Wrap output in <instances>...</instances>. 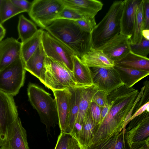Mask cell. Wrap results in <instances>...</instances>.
I'll use <instances>...</instances> for the list:
<instances>
[{"label": "cell", "mask_w": 149, "mask_h": 149, "mask_svg": "<svg viewBox=\"0 0 149 149\" xmlns=\"http://www.w3.org/2000/svg\"><path fill=\"white\" fill-rule=\"evenodd\" d=\"M139 93L138 90L124 85L108 94L110 108L104 120L95 128L92 143L120 132L126 127L127 117Z\"/></svg>", "instance_id": "cell-1"}, {"label": "cell", "mask_w": 149, "mask_h": 149, "mask_svg": "<svg viewBox=\"0 0 149 149\" xmlns=\"http://www.w3.org/2000/svg\"><path fill=\"white\" fill-rule=\"evenodd\" d=\"M45 29L80 58L92 47L91 34L81 29L74 21L57 19Z\"/></svg>", "instance_id": "cell-2"}, {"label": "cell", "mask_w": 149, "mask_h": 149, "mask_svg": "<svg viewBox=\"0 0 149 149\" xmlns=\"http://www.w3.org/2000/svg\"><path fill=\"white\" fill-rule=\"evenodd\" d=\"M125 0L114 1L91 33L92 47L97 49L120 33V19Z\"/></svg>", "instance_id": "cell-3"}, {"label": "cell", "mask_w": 149, "mask_h": 149, "mask_svg": "<svg viewBox=\"0 0 149 149\" xmlns=\"http://www.w3.org/2000/svg\"><path fill=\"white\" fill-rule=\"evenodd\" d=\"M29 100L37 111L42 122L46 126L47 135L52 127L58 123L55 101L51 94L36 84L30 83L27 89Z\"/></svg>", "instance_id": "cell-4"}, {"label": "cell", "mask_w": 149, "mask_h": 149, "mask_svg": "<svg viewBox=\"0 0 149 149\" xmlns=\"http://www.w3.org/2000/svg\"><path fill=\"white\" fill-rule=\"evenodd\" d=\"M39 79L52 91L78 86L72 72L62 64L47 57Z\"/></svg>", "instance_id": "cell-5"}, {"label": "cell", "mask_w": 149, "mask_h": 149, "mask_svg": "<svg viewBox=\"0 0 149 149\" xmlns=\"http://www.w3.org/2000/svg\"><path fill=\"white\" fill-rule=\"evenodd\" d=\"M65 6L62 0H35L28 13L39 26L45 29L57 19Z\"/></svg>", "instance_id": "cell-6"}, {"label": "cell", "mask_w": 149, "mask_h": 149, "mask_svg": "<svg viewBox=\"0 0 149 149\" xmlns=\"http://www.w3.org/2000/svg\"><path fill=\"white\" fill-rule=\"evenodd\" d=\"M26 71L21 58L0 71V90L16 95L24 85Z\"/></svg>", "instance_id": "cell-7"}, {"label": "cell", "mask_w": 149, "mask_h": 149, "mask_svg": "<svg viewBox=\"0 0 149 149\" xmlns=\"http://www.w3.org/2000/svg\"><path fill=\"white\" fill-rule=\"evenodd\" d=\"M125 128V138L130 149L149 144V111L133 118Z\"/></svg>", "instance_id": "cell-8"}, {"label": "cell", "mask_w": 149, "mask_h": 149, "mask_svg": "<svg viewBox=\"0 0 149 149\" xmlns=\"http://www.w3.org/2000/svg\"><path fill=\"white\" fill-rule=\"evenodd\" d=\"M42 43L47 57L64 65L72 72L74 52L46 31L43 30Z\"/></svg>", "instance_id": "cell-9"}, {"label": "cell", "mask_w": 149, "mask_h": 149, "mask_svg": "<svg viewBox=\"0 0 149 149\" xmlns=\"http://www.w3.org/2000/svg\"><path fill=\"white\" fill-rule=\"evenodd\" d=\"M18 116L13 96L0 90V146Z\"/></svg>", "instance_id": "cell-10"}, {"label": "cell", "mask_w": 149, "mask_h": 149, "mask_svg": "<svg viewBox=\"0 0 149 149\" xmlns=\"http://www.w3.org/2000/svg\"><path fill=\"white\" fill-rule=\"evenodd\" d=\"M90 68L92 72L93 84L98 90L109 94L124 85L113 67Z\"/></svg>", "instance_id": "cell-11"}, {"label": "cell", "mask_w": 149, "mask_h": 149, "mask_svg": "<svg viewBox=\"0 0 149 149\" xmlns=\"http://www.w3.org/2000/svg\"><path fill=\"white\" fill-rule=\"evenodd\" d=\"M0 147L1 149H30L26 131L19 117L11 126Z\"/></svg>", "instance_id": "cell-12"}, {"label": "cell", "mask_w": 149, "mask_h": 149, "mask_svg": "<svg viewBox=\"0 0 149 149\" xmlns=\"http://www.w3.org/2000/svg\"><path fill=\"white\" fill-rule=\"evenodd\" d=\"M129 38L120 33L97 49L101 50L114 63L130 51Z\"/></svg>", "instance_id": "cell-13"}, {"label": "cell", "mask_w": 149, "mask_h": 149, "mask_svg": "<svg viewBox=\"0 0 149 149\" xmlns=\"http://www.w3.org/2000/svg\"><path fill=\"white\" fill-rule=\"evenodd\" d=\"M21 42L13 38L0 42V71L21 58Z\"/></svg>", "instance_id": "cell-14"}, {"label": "cell", "mask_w": 149, "mask_h": 149, "mask_svg": "<svg viewBox=\"0 0 149 149\" xmlns=\"http://www.w3.org/2000/svg\"><path fill=\"white\" fill-rule=\"evenodd\" d=\"M52 91L56 102L61 132H65L69 115L70 92L68 88Z\"/></svg>", "instance_id": "cell-15"}, {"label": "cell", "mask_w": 149, "mask_h": 149, "mask_svg": "<svg viewBox=\"0 0 149 149\" xmlns=\"http://www.w3.org/2000/svg\"><path fill=\"white\" fill-rule=\"evenodd\" d=\"M65 6L77 11L84 17L95 18L98 12L102 8L103 4L97 0H62Z\"/></svg>", "instance_id": "cell-16"}, {"label": "cell", "mask_w": 149, "mask_h": 149, "mask_svg": "<svg viewBox=\"0 0 149 149\" xmlns=\"http://www.w3.org/2000/svg\"><path fill=\"white\" fill-rule=\"evenodd\" d=\"M142 0H125L120 19V33L129 38L132 34L136 10Z\"/></svg>", "instance_id": "cell-17"}, {"label": "cell", "mask_w": 149, "mask_h": 149, "mask_svg": "<svg viewBox=\"0 0 149 149\" xmlns=\"http://www.w3.org/2000/svg\"><path fill=\"white\" fill-rule=\"evenodd\" d=\"M125 127L120 132L91 144L88 149H130L125 135Z\"/></svg>", "instance_id": "cell-18"}, {"label": "cell", "mask_w": 149, "mask_h": 149, "mask_svg": "<svg viewBox=\"0 0 149 149\" xmlns=\"http://www.w3.org/2000/svg\"><path fill=\"white\" fill-rule=\"evenodd\" d=\"M72 73L78 86L87 87L93 85L91 71L80 58L75 55L73 59Z\"/></svg>", "instance_id": "cell-19"}, {"label": "cell", "mask_w": 149, "mask_h": 149, "mask_svg": "<svg viewBox=\"0 0 149 149\" xmlns=\"http://www.w3.org/2000/svg\"><path fill=\"white\" fill-rule=\"evenodd\" d=\"M80 58L89 68H111L114 65V62L101 50L93 47Z\"/></svg>", "instance_id": "cell-20"}, {"label": "cell", "mask_w": 149, "mask_h": 149, "mask_svg": "<svg viewBox=\"0 0 149 149\" xmlns=\"http://www.w3.org/2000/svg\"><path fill=\"white\" fill-rule=\"evenodd\" d=\"M46 57L41 42L36 50L24 64L25 69L39 79L44 68Z\"/></svg>", "instance_id": "cell-21"}, {"label": "cell", "mask_w": 149, "mask_h": 149, "mask_svg": "<svg viewBox=\"0 0 149 149\" xmlns=\"http://www.w3.org/2000/svg\"><path fill=\"white\" fill-rule=\"evenodd\" d=\"M113 68L118 73L124 85L129 88L149 74V71L122 67L114 65Z\"/></svg>", "instance_id": "cell-22"}, {"label": "cell", "mask_w": 149, "mask_h": 149, "mask_svg": "<svg viewBox=\"0 0 149 149\" xmlns=\"http://www.w3.org/2000/svg\"><path fill=\"white\" fill-rule=\"evenodd\" d=\"M85 87L76 86L68 88L70 92V113L67 126L65 132L71 134L78 114L83 90Z\"/></svg>", "instance_id": "cell-23"}, {"label": "cell", "mask_w": 149, "mask_h": 149, "mask_svg": "<svg viewBox=\"0 0 149 149\" xmlns=\"http://www.w3.org/2000/svg\"><path fill=\"white\" fill-rule=\"evenodd\" d=\"M114 65L129 68L149 71V59L133 53L130 51Z\"/></svg>", "instance_id": "cell-24"}, {"label": "cell", "mask_w": 149, "mask_h": 149, "mask_svg": "<svg viewBox=\"0 0 149 149\" xmlns=\"http://www.w3.org/2000/svg\"><path fill=\"white\" fill-rule=\"evenodd\" d=\"M144 0H142L136 10L133 32L129 39L130 44L139 43L142 39V32L144 25Z\"/></svg>", "instance_id": "cell-25"}, {"label": "cell", "mask_w": 149, "mask_h": 149, "mask_svg": "<svg viewBox=\"0 0 149 149\" xmlns=\"http://www.w3.org/2000/svg\"><path fill=\"white\" fill-rule=\"evenodd\" d=\"M98 90L93 84L85 87L84 88L79 102L78 115L75 122L82 125L84 118L92 102V98Z\"/></svg>", "instance_id": "cell-26"}, {"label": "cell", "mask_w": 149, "mask_h": 149, "mask_svg": "<svg viewBox=\"0 0 149 149\" xmlns=\"http://www.w3.org/2000/svg\"><path fill=\"white\" fill-rule=\"evenodd\" d=\"M43 30L40 28L32 37L21 43V58L25 63L35 52L42 42Z\"/></svg>", "instance_id": "cell-27"}, {"label": "cell", "mask_w": 149, "mask_h": 149, "mask_svg": "<svg viewBox=\"0 0 149 149\" xmlns=\"http://www.w3.org/2000/svg\"><path fill=\"white\" fill-rule=\"evenodd\" d=\"M17 30L18 38L23 43L33 36L38 29L33 22L21 15L19 17Z\"/></svg>", "instance_id": "cell-28"}, {"label": "cell", "mask_w": 149, "mask_h": 149, "mask_svg": "<svg viewBox=\"0 0 149 149\" xmlns=\"http://www.w3.org/2000/svg\"><path fill=\"white\" fill-rule=\"evenodd\" d=\"M95 126L88 110L84 118L79 139L88 148L91 145L94 136Z\"/></svg>", "instance_id": "cell-29"}, {"label": "cell", "mask_w": 149, "mask_h": 149, "mask_svg": "<svg viewBox=\"0 0 149 149\" xmlns=\"http://www.w3.org/2000/svg\"><path fill=\"white\" fill-rule=\"evenodd\" d=\"M24 12L15 6L11 0H2L0 8V18L2 24L8 20L18 14Z\"/></svg>", "instance_id": "cell-30"}, {"label": "cell", "mask_w": 149, "mask_h": 149, "mask_svg": "<svg viewBox=\"0 0 149 149\" xmlns=\"http://www.w3.org/2000/svg\"><path fill=\"white\" fill-rule=\"evenodd\" d=\"M130 46V52L136 55L147 57L149 54V40L143 37L141 42Z\"/></svg>", "instance_id": "cell-31"}, {"label": "cell", "mask_w": 149, "mask_h": 149, "mask_svg": "<svg viewBox=\"0 0 149 149\" xmlns=\"http://www.w3.org/2000/svg\"><path fill=\"white\" fill-rule=\"evenodd\" d=\"M84 17L83 15L74 9L65 6L59 14L57 19H64L75 21Z\"/></svg>", "instance_id": "cell-32"}, {"label": "cell", "mask_w": 149, "mask_h": 149, "mask_svg": "<svg viewBox=\"0 0 149 149\" xmlns=\"http://www.w3.org/2000/svg\"><path fill=\"white\" fill-rule=\"evenodd\" d=\"M75 21L81 29L90 33L97 24L95 18L88 19L84 17Z\"/></svg>", "instance_id": "cell-33"}, {"label": "cell", "mask_w": 149, "mask_h": 149, "mask_svg": "<svg viewBox=\"0 0 149 149\" xmlns=\"http://www.w3.org/2000/svg\"><path fill=\"white\" fill-rule=\"evenodd\" d=\"M88 110L93 122L95 129L100 123L101 108L95 103L91 102Z\"/></svg>", "instance_id": "cell-34"}, {"label": "cell", "mask_w": 149, "mask_h": 149, "mask_svg": "<svg viewBox=\"0 0 149 149\" xmlns=\"http://www.w3.org/2000/svg\"><path fill=\"white\" fill-rule=\"evenodd\" d=\"M71 134L66 132H61L58 136L54 149H68Z\"/></svg>", "instance_id": "cell-35"}, {"label": "cell", "mask_w": 149, "mask_h": 149, "mask_svg": "<svg viewBox=\"0 0 149 149\" xmlns=\"http://www.w3.org/2000/svg\"><path fill=\"white\" fill-rule=\"evenodd\" d=\"M108 93L102 91L98 90L94 94L92 102L95 103L101 108L107 103Z\"/></svg>", "instance_id": "cell-36"}, {"label": "cell", "mask_w": 149, "mask_h": 149, "mask_svg": "<svg viewBox=\"0 0 149 149\" xmlns=\"http://www.w3.org/2000/svg\"><path fill=\"white\" fill-rule=\"evenodd\" d=\"M71 135L68 149H88L78 138L72 134Z\"/></svg>", "instance_id": "cell-37"}, {"label": "cell", "mask_w": 149, "mask_h": 149, "mask_svg": "<svg viewBox=\"0 0 149 149\" xmlns=\"http://www.w3.org/2000/svg\"><path fill=\"white\" fill-rule=\"evenodd\" d=\"M16 6L23 10L24 12L29 11L32 5V2L26 0H11Z\"/></svg>", "instance_id": "cell-38"}, {"label": "cell", "mask_w": 149, "mask_h": 149, "mask_svg": "<svg viewBox=\"0 0 149 149\" xmlns=\"http://www.w3.org/2000/svg\"><path fill=\"white\" fill-rule=\"evenodd\" d=\"M144 29H149V0H144Z\"/></svg>", "instance_id": "cell-39"}, {"label": "cell", "mask_w": 149, "mask_h": 149, "mask_svg": "<svg viewBox=\"0 0 149 149\" xmlns=\"http://www.w3.org/2000/svg\"><path fill=\"white\" fill-rule=\"evenodd\" d=\"M110 108V106L108 103L105 104L103 107L101 108L100 115V125L102 122L107 116L109 112Z\"/></svg>", "instance_id": "cell-40"}, {"label": "cell", "mask_w": 149, "mask_h": 149, "mask_svg": "<svg viewBox=\"0 0 149 149\" xmlns=\"http://www.w3.org/2000/svg\"><path fill=\"white\" fill-rule=\"evenodd\" d=\"M6 33V30L2 26V24L0 23V42L2 40Z\"/></svg>", "instance_id": "cell-41"}, {"label": "cell", "mask_w": 149, "mask_h": 149, "mask_svg": "<svg viewBox=\"0 0 149 149\" xmlns=\"http://www.w3.org/2000/svg\"><path fill=\"white\" fill-rule=\"evenodd\" d=\"M143 37L145 39L149 40V29H144L142 31Z\"/></svg>", "instance_id": "cell-42"}, {"label": "cell", "mask_w": 149, "mask_h": 149, "mask_svg": "<svg viewBox=\"0 0 149 149\" xmlns=\"http://www.w3.org/2000/svg\"><path fill=\"white\" fill-rule=\"evenodd\" d=\"M135 149H149V144L146 145L141 147L137 148Z\"/></svg>", "instance_id": "cell-43"}, {"label": "cell", "mask_w": 149, "mask_h": 149, "mask_svg": "<svg viewBox=\"0 0 149 149\" xmlns=\"http://www.w3.org/2000/svg\"><path fill=\"white\" fill-rule=\"evenodd\" d=\"M2 1V0H0V23H1V18H0V8H1V3Z\"/></svg>", "instance_id": "cell-44"}, {"label": "cell", "mask_w": 149, "mask_h": 149, "mask_svg": "<svg viewBox=\"0 0 149 149\" xmlns=\"http://www.w3.org/2000/svg\"><path fill=\"white\" fill-rule=\"evenodd\" d=\"M0 149H1L0 146Z\"/></svg>", "instance_id": "cell-45"}]
</instances>
